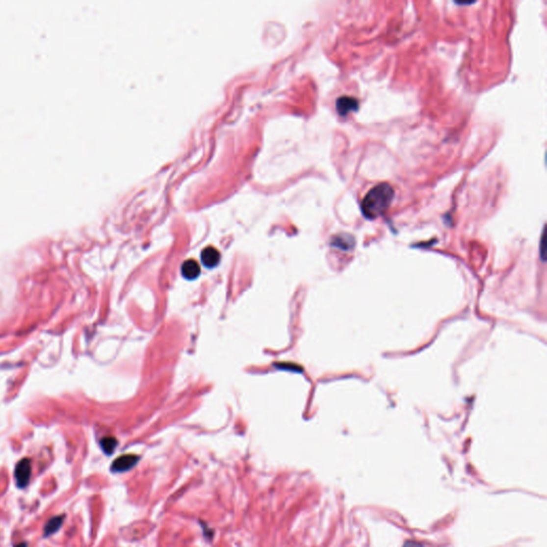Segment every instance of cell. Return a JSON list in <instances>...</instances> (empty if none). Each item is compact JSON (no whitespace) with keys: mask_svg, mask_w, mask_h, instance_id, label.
I'll return each mask as SVG.
<instances>
[{"mask_svg":"<svg viewBox=\"0 0 547 547\" xmlns=\"http://www.w3.org/2000/svg\"><path fill=\"white\" fill-rule=\"evenodd\" d=\"M544 242H545V236H544V233H543L542 240H541V248H542V250H541V254H542L543 260H544V246H545V243H544Z\"/></svg>","mask_w":547,"mask_h":547,"instance_id":"obj_11","label":"cell"},{"mask_svg":"<svg viewBox=\"0 0 547 547\" xmlns=\"http://www.w3.org/2000/svg\"><path fill=\"white\" fill-rule=\"evenodd\" d=\"M181 272L183 277L188 279V280H194L196 278L199 277V275L201 273V268L199 263L197 261L189 259V260H186L183 264H182V267H181Z\"/></svg>","mask_w":547,"mask_h":547,"instance_id":"obj_6","label":"cell"},{"mask_svg":"<svg viewBox=\"0 0 547 547\" xmlns=\"http://www.w3.org/2000/svg\"><path fill=\"white\" fill-rule=\"evenodd\" d=\"M403 547H422V545L418 542H415V541H407Z\"/></svg>","mask_w":547,"mask_h":547,"instance_id":"obj_10","label":"cell"},{"mask_svg":"<svg viewBox=\"0 0 547 547\" xmlns=\"http://www.w3.org/2000/svg\"><path fill=\"white\" fill-rule=\"evenodd\" d=\"M358 107V101L352 98V96H341L336 102L337 111H338L340 116H346L350 112L357 111Z\"/></svg>","mask_w":547,"mask_h":547,"instance_id":"obj_4","label":"cell"},{"mask_svg":"<svg viewBox=\"0 0 547 547\" xmlns=\"http://www.w3.org/2000/svg\"><path fill=\"white\" fill-rule=\"evenodd\" d=\"M117 446H118V441L112 436L104 437L103 440L101 441V448L107 455L112 454L113 451H115V449L117 448Z\"/></svg>","mask_w":547,"mask_h":547,"instance_id":"obj_9","label":"cell"},{"mask_svg":"<svg viewBox=\"0 0 547 547\" xmlns=\"http://www.w3.org/2000/svg\"><path fill=\"white\" fill-rule=\"evenodd\" d=\"M64 519H65V515H57V516H53V518H52L51 520H48L43 530L44 538H48L50 536H52V534H55L56 532H58L60 530V528H61L63 525Z\"/></svg>","mask_w":547,"mask_h":547,"instance_id":"obj_7","label":"cell"},{"mask_svg":"<svg viewBox=\"0 0 547 547\" xmlns=\"http://www.w3.org/2000/svg\"><path fill=\"white\" fill-rule=\"evenodd\" d=\"M354 244H355V240H354L351 235H348V234H342V235L336 236L333 239V246L343 250L351 249Z\"/></svg>","mask_w":547,"mask_h":547,"instance_id":"obj_8","label":"cell"},{"mask_svg":"<svg viewBox=\"0 0 547 547\" xmlns=\"http://www.w3.org/2000/svg\"><path fill=\"white\" fill-rule=\"evenodd\" d=\"M139 461V458L135 454H125L119 456L113 461L110 469L112 472H124L131 469Z\"/></svg>","mask_w":547,"mask_h":547,"instance_id":"obj_3","label":"cell"},{"mask_svg":"<svg viewBox=\"0 0 547 547\" xmlns=\"http://www.w3.org/2000/svg\"><path fill=\"white\" fill-rule=\"evenodd\" d=\"M394 196V190L388 183H381L371 188L362 201V212L366 219L380 217L389 208Z\"/></svg>","mask_w":547,"mask_h":547,"instance_id":"obj_1","label":"cell"},{"mask_svg":"<svg viewBox=\"0 0 547 547\" xmlns=\"http://www.w3.org/2000/svg\"><path fill=\"white\" fill-rule=\"evenodd\" d=\"M201 261L204 266H207L208 268H214L218 265L220 261V252L213 246H208L201 252Z\"/></svg>","mask_w":547,"mask_h":547,"instance_id":"obj_5","label":"cell"},{"mask_svg":"<svg viewBox=\"0 0 547 547\" xmlns=\"http://www.w3.org/2000/svg\"><path fill=\"white\" fill-rule=\"evenodd\" d=\"M14 477L17 488L25 489L30 482L31 477V462L29 459H22L15 466Z\"/></svg>","mask_w":547,"mask_h":547,"instance_id":"obj_2","label":"cell"},{"mask_svg":"<svg viewBox=\"0 0 547 547\" xmlns=\"http://www.w3.org/2000/svg\"><path fill=\"white\" fill-rule=\"evenodd\" d=\"M27 546H28V544H27L26 542H23V543H21V544L15 545L14 547H27Z\"/></svg>","mask_w":547,"mask_h":547,"instance_id":"obj_12","label":"cell"}]
</instances>
